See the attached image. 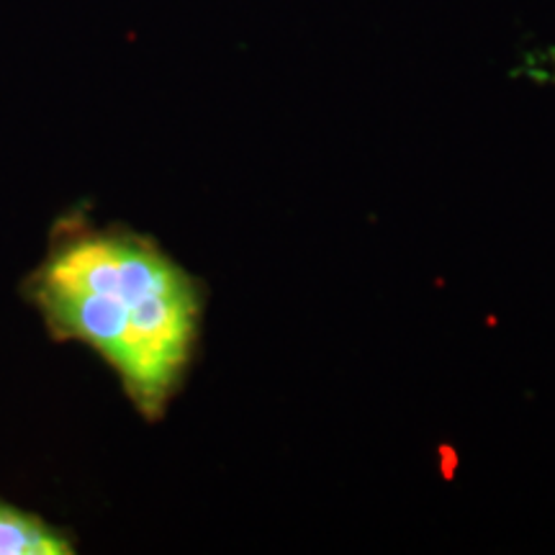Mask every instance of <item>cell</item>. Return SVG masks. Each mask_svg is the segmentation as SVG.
<instances>
[{"label": "cell", "mask_w": 555, "mask_h": 555, "mask_svg": "<svg viewBox=\"0 0 555 555\" xmlns=\"http://www.w3.org/2000/svg\"><path fill=\"white\" fill-rule=\"evenodd\" d=\"M73 553L65 538L29 515L0 504V555H65Z\"/></svg>", "instance_id": "obj_2"}, {"label": "cell", "mask_w": 555, "mask_h": 555, "mask_svg": "<svg viewBox=\"0 0 555 555\" xmlns=\"http://www.w3.org/2000/svg\"><path fill=\"white\" fill-rule=\"evenodd\" d=\"M39 298L54 324L108 360L147 414L189 360L198 298L189 275L131 237H88L54 255Z\"/></svg>", "instance_id": "obj_1"}]
</instances>
